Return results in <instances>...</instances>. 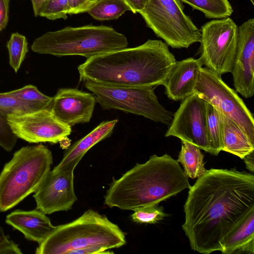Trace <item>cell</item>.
Segmentation results:
<instances>
[{
    "label": "cell",
    "instance_id": "obj_1",
    "mask_svg": "<svg viewBox=\"0 0 254 254\" xmlns=\"http://www.w3.org/2000/svg\"><path fill=\"white\" fill-rule=\"evenodd\" d=\"M254 209V176L235 169H211L190 186L182 225L191 249L221 252L228 236Z\"/></svg>",
    "mask_w": 254,
    "mask_h": 254
},
{
    "label": "cell",
    "instance_id": "obj_2",
    "mask_svg": "<svg viewBox=\"0 0 254 254\" xmlns=\"http://www.w3.org/2000/svg\"><path fill=\"white\" fill-rule=\"evenodd\" d=\"M162 40L94 56L78 67L79 81L126 87L163 85L177 61Z\"/></svg>",
    "mask_w": 254,
    "mask_h": 254
},
{
    "label": "cell",
    "instance_id": "obj_3",
    "mask_svg": "<svg viewBox=\"0 0 254 254\" xmlns=\"http://www.w3.org/2000/svg\"><path fill=\"white\" fill-rule=\"evenodd\" d=\"M190 187L177 160L167 154H154L145 163H136L119 179H114L104 203L110 208L133 210L158 204Z\"/></svg>",
    "mask_w": 254,
    "mask_h": 254
},
{
    "label": "cell",
    "instance_id": "obj_4",
    "mask_svg": "<svg viewBox=\"0 0 254 254\" xmlns=\"http://www.w3.org/2000/svg\"><path fill=\"white\" fill-rule=\"evenodd\" d=\"M127 243L125 233L105 215L88 210L68 223L55 230L36 248V254H69L88 247L108 250L118 248Z\"/></svg>",
    "mask_w": 254,
    "mask_h": 254
},
{
    "label": "cell",
    "instance_id": "obj_5",
    "mask_svg": "<svg viewBox=\"0 0 254 254\" xmlns=\"http://www.w3.org/2000/svg\"><path fill=\"white\" fill-rule=\"evenodd\" d=\"M127 45L125 35L111 26L87 25L47 32L36 38L31 48L38 54L58 57L77 55L87 59Z\"/></svg>",
    "mask_w": 254,
    "mask_h": 254
},
{
    "label": "cell",
    "instance_id": "obj_6",
    "mask_svg": "<svg viewBox=\"0 0 254 254\" xmlns=\"http://www.w3.org/2000/svg\"><path fill=\"white\" fill-rule=\"evenodd\" d=\"M52 152L42 144L16 151L0 174V211L5 212L34 192L50 171Z\"/></svg>",
    "mask_w": 254,
    "mask_h": 254
},
{
    "label": "cell",
    "instance_id": "obj_7",
    "mask_svg": "<svg viewBox=\"0 0 254 254\" xmlns=\"http://www.w3.org/2000/svg\"><path fill=\"white\" fill-rule=\"evenodd\" d=\"M103 109H116L170 125L173 114L159 103L154 87H126L84 81Z\"/></svg>",
    "mask_w": 254,
    "mask_h": 254
},
{
    "label": "cell",
    "instance_id": "obj_8",
    "mask_svg": "<svg viewBox=\"0 0 254 254\" xmlns=\"http://www.w3.org/2000/svg\"><path fill=\"white\" fill-rule=\"evenodd\" d=\"M180 0H148L139 12L147 26L173 48H188L200 42L201 32L184 12Z\"/></svg>",
    "mask_w": 254,
    "mask_h": 254
},
{
    "label": "cell",
    "instance_id": "obj_9",
    "mask_svg": "<svg viewBox=\"0 0 254 254\" xmlns=\"http://www.w3.org/2000/svg\"><path fill=\"white\" fill-rule=\"evenodd\" d=\"M194 93L232 120L254 143L253 115L236 91L229 87L221 75L202 67Z\"/></svg>",
    "mask_w": 254,
    "mask_h": 254
},
{
    "label": "cell",
    "instance_id": "obj_10",
    "mask_svg": "<svg viewBox=\"0 0 254 254\" xmlns=\"http://www.w3.org/2000/svg\"><path fill=\"white\" fill-rule=\"evenodd\" d=\"M200 30L202 64L221 76L231 72L237 46V24L227 17L209 21Z\"/></svg>",
    "mask_w": 254,
    "mask_h": 254
},
{
    "label": "cell",
    "instance_id": "obj_11",
    "mask_svg": "<svg viewBox=\"0 0 254 254\" xmlns=\"http://www.w3.org/2000/svg\"><path fill=\"white\" fill-rule=\"evenodd\" d=\"M166 137L175 136L210 152L207 129V102L193 93L182 100L173 115Z\"/></svg>",
    "mask_w": 254,
    "mask_h": 254
},
{
    "label": "cell",
    "instance_id": "obj_12",
    "mask_svg": "<svg viewBox=\"0 0 254 254\" xmlns=\"http://www.w3.org/2000/svg\"><path fill=\"white\" fill-rule=\"evenodd\" d=\"M7 120L17 137L29 143H57L71 132L70 126L58 120L48 109L8 115Z\"/></svg>",
    "mask_w": 254,
    "mask_h": 254
},
{
    "label": "cell",
    "instance_id": "obj_13",
    "mask_svg": "<svg viewBox=\"0 0 254 254\" xmlns=\"http://www.w3.org/2000/svg\"><path fill=\"white\" fill-rule=\"evenodd\" d=\"M75 168L67 166L49 171L33 195L37 209L50 214L71 208L77 200L73 185Z\"/></svg>",
    "mask_w": 254,
    "mask_h": 254
},
{
    "label": "cell",
    "instance_id": "obj_14",
    "mask_svg": "<svg viewBox=\"0 0 254 254\" xmlns=\"http://www.w3.org/2000/svg\"><path fill=\"white\" fill-rule=\"evenodd\" d=\"M231 73L236 92L246 98L254 93V19L238 27L237 46Z\"/></svg>",
    "mask_w": 254,
    "mask_h": 254
},
{
    "label": "cell",
    "instance_id": "obj_15",
    "mask_svg": "<svg viewBox=\"0 0 254 254\" xmlns=\"http://www.w3.org/2000/svg\"><path fill=\"white\" fill-rule=\"evenodd\" d=\"M96 102L92 94L75 88H61L53 97L50 110L58 120L71 127L89 122Z\"/></svg>",
    "mask_w": 254,
    "mask_h": 254
},
{
    "label": "cell",
    "instance_id": "obj_16",
    "mask_svg": "<svg viewBox=\"0 0 254 254\" xmlns=\"http://www.w3.org/2000/svg\"><path fill=\"white\" fill-rule=\"evenodd\" d=\"M202 65L199 58H189L177 61L163 84L167 97L177 101L193 94Z\"/></svg>",
    "mask_w": 254,
    "mask_h": 254
},
{
    "label": "cell",
    "instance_id": "obj_17",
    "mask_svg": "<svg viewBox=\"0 0 254 254\" xmlns=\"http://www.w3.org/2000/svg\"><path fill=\"white\" fill-rule=\"evenodd\" d=\"M5 222L21 232L26 239L37 242L39 245L56 228L46 214L38 209L16 210L6 216Z\"/></svg>",
    "mask_w": 254,
    "mask_h": 254
},
{
    "label": "cell",
    "instance_id": "obj_18",
    "mask_svg": "<svg viewBox=\"0 0 254 254\" xmlns=\"http://www.w3.org/2000/svg\"><path fill=\"white\" fill-rule=\"evenodd\" d=\"M117 123V119L102 122L88 134L72 145L54 170H59L67 166L76 167L92 147L111 135Z\"/></svg>",
    "mask_w": 254,
    "mask_h": 254
},
{
    "label": "cell",
    "instance_id": "obj_19",
    "mask_svg": "<svg viewBox=\"0 0 254 254\" xmlns=\"http://www.w3.org/2000/svg\"><path fill=\"white\" fill-rule=\"evenodd\" d=\"M224 254L254 253V209L250 211L225 240Z\"/></svg>",
    "mask_w": 254,
    "mask_h": 254
},
{
    "label": "cell",
    "instance_id": "obj_20",
    "mask_svg": "<svg viewBox=\"0 0 254 254\" xmlns=\"http://www.w3.org/2000/svg\"><path fill=\"white\" fill-rule=\"evenodd\" d=\"M221 115L222 120V151L243 159L254 151V143L231 119Z\"/></svg>",
    "mask_w": 254,
    "mask_h": 254
},
{
    "label": "cell",
    "instance_id": "obj_21",
    "mask_svg": "<svg viewBox=\"0 0 254 254\" xmlns=\"http://www.w3.org/2000/svg\"><path fill=\"white\" fill-rule=\"evenodd\" d=\"M203 158L200 148L191 143L182 141L181 149L177 161L182 165L184 173L188 178H197L205 172Z\"/></svg>",
    "mask_w": 254,
    "mask_h": 254
},
{
    "label": "cell",
    "instance_id": "obj_22",
    "mask_svg": "<svg viewBox=\"0 0 254 254\" xmlns=\"http://www.w3.org/2000/svg\"><path fill=\"white\" fill-rule=\"evenodd\" d=\"M193 9L202 12L207 18L220 19L231 16L233 12L228 0H180Z\"/></svg>",
    "mask_w": 254,
    "mask_h": 254
},
{
    "label": "cell",
    "instance_id": "obj_23",
    "mask_svg": "<svg viewBox=\"0 0 254 254\" xmlns=\"http://www.w3.org/2000/svg\"><path fill=\"white\" fill-rule=\"evenodd\" d=\"M129 7L123 0H98L87 11L94 19L98 21L118 19Z\"/></svg>",
    "mask_w": 254,
    "mask_h": 254
},
{
    "label": "cell",
    "instance_id": "obj_24",
    "mask_svg": "<svg viewBox=\"0 0 254 254\" xmlns=\"http://www.w3.org/2000/svg\"><path fill=\"white\" fill-rule=\"evenodd\" d=\"M207 129L210 152L217 155L222 151V120L221 114L207 102Z\"/></svg>",
    "mask_w": 254,
    "mask_h": 254
},
{
    "label": "cell",
    "instance_id": "obj_25",
    "mask_svg": "<svg viewBox=\"0 0 254 254\" xmlns=\"http://www.w3.org/2000/svg\"><path fill=\"white\" fill-rule=\"evenodd\" d=\"M9 92L19 100L29 105L34 111L50 109L53 97L44 94L34 85H27Z\"/></svg>",
    "mask_w": 254,
    "mask_h": 254
},
{
    "label": "cell",
    "instance_id": "obj_26",
    "mask_svg": "<svg viewBox=\"0 0 254 254\" xmlns=\"http://www.w3.org/2000/svg\"><path fill=\"white\" fill-rule=\"evenodd\" d=\"M9 59V64L17 72L28 52V43L26 37L18 33H13L7 42Z\"/></svg>",
    "mask_w": 254,
    "mask_h": 254
},
{
    "label": "cell",
    "instance_id": "obj_27",
    "mask_svg": "<svg viewBox=\"0 0 254 254\" xmlns=\"http://www.w3.org/2000/svg\"><path fill=\"white\" fill-rule=\"evenodd\" d=\"M133 211L131 215V219L138 223L155 224L168 215L164 212L163 207L158 204L138 207Z\"/></svg>",
    "mask_w": 254,
    "mask_h": 254
},
{
    "label": "cell",
    "instance_id": "obj_28",
    "mask_svg": "<svg viewBox=\"0 0 254 254\" xmlns=\"http://www.w3.org/2000/svg\"><path fill=\"white\" fill-rule=\"evenodd\" d=\"M35 111L27 104L11 95L9 92L0 93V113L8 115L22 114Z\"/></svg>",
    "mask_w": 254,
    "mask_h": 254
},
{
    "label": "cell",
    "instance_id": "obj_29",
    "mask_svg": "<svg viewBox=\"0 0 254 254\" xmlns=\"http://www.w3.org/2000/svg\"><path fill=\"white\" fill-rule=\"evenodd\" d=\"M68 12L67 0H47L39 16L52 20L66 19Z\"/></svg>",
    "mask_w": 254,
    "mask_h": 254
},
{
    "label": "cell",
    "instance_id": "obj_30",
    "mask_svg": "<svg viewBox=\"0 0 254 254\" xmlns=\"http://www.w3.org/2000/svg\"><path fill=\"white\" fill-rule=\"evenodd\" d=\"M17 138L8 124L7 116L0 113V146L10 151L16 145Z\"/></svg>",
    "mask_w": 254,
    "mask_h": 254
},
{
    "label": "cell",
    "instance_id": "obj_31",
    "mask_svg": "<svg viewBox=\"0 0 254 254\" xmlns=\"http://www.w3.org/2000/svg\"><path fill=\"white\" fill-rule=\"evenodd\" d=\"M18 246L6 235L3 228L0 226V254H21Z\"/></svg>",
    "mask_w": 254,
    "mask_h": 254
},
{
    "label": "cell",
    "instance_id": "obj_32",
    "mask_svg": "<svg viewBox=\"0 0 254 254\" xmlns=\"http://www.w3.org/2000/svg\"><path fill=\"white\" fill-rule=\"evenodd\" d=\"M69 14L87 12L94 5L89 0H67Z\"/></svg>",
    "mask_w": 254,
    "mask_h": 254
},
{
    "label": "cell",
    "instance_id": "obj_33",
    "mask_svg": "<svg viewBox=\"0 0 254 254\" xmlns=\"http://www.w3.org/2000/svg\"><path fill=\"white\" fill-rule=\"evenodd\" d=\"M10 0H0V31L7 25L8 21Z\"/></svg>",
    "mask_w": 254,
    "mask_h": 254
},
{
    "label": "cell",
    "instance_id": "obj_34",
    "mask_svg": "<svg viewBox=\"0 0 254 254\" xmlns=\"http://www.w3.org/2000/svg\"><path fill=\"white\" fill-rule=\"evenodd\" d=\"M114 254L113 252H110L109 250L102 247H88L79 250H76L71 252L73 254Z\"/></svg>",
    "mask_w": 254,
    "mask_h": 254
},
{
    "label": "cell",
    "instance_id": "obj_35",
    "mask_svg": "<svg viewBox=\"0 0 254 254\" xmlns=\"http://www.w3.org/2000/svg\"><path fill=\"white\" fill-rule=\"evenodd\" d=\"M133 13H139L145 7L148 0H123Z\"/></svg>",
    "mask_w": 254,
    "mask_h": 254
},
{
    "label": "cell",
    "instance_id": "obj_36",
    "mask_svg": "<svg viewBox=\"0 0 254 254\" xmlns=\"http://www.w3.org/2000/svg\"><path fill=\"white\" fill-rule=\"evenodd\" d=\"M35 16H39L47 0H31Z\"/></svg>",
    "mask_w": 254,
    "mask_h": 254
},
{
    "label": "cell",
    "instance_id": "obj_37",
    "mask_svg": "<svg viewBox=\"0 0 254 254\" xmlns=\"http://www.w3.org/2000/svg\"><path fill=\"white\" fill-rule=\"evenodd\" d=\"M254 151L247 154L243 159L245 163L246 168L251 172H254Z\"/></svg>",
    "mask_w": 254,
    "mask_h": 254
},
{
    "label": "cell",
    "instance_id": "obj_38",
    "mask_svg": "<svg viewBox=\"0 0 254 254\" xmlns=\"http://www.w3.org/2000/svg\"><path fill=\"white\" fill-rule=\"evenodd\" d=\"M92 3L94 4L98 0H89Z\"/></svg>",
    "mask_w": 254,
    "mask_h": 254
},
{
    "label": "cell",
    "instance_id": "obj_39",
    "mask_svg": "<svg viewBox=\"0 0 254 254\" xmlns=\"http://www.w3.org/2000/svg\"><path fill=\"white\" fill-rule=\"evenodd\" d=\"M252 3L254 5V0H250Z\"/></svg>",
    "mask_w": 254,
    "mask_h": 254
}]
</instances>
